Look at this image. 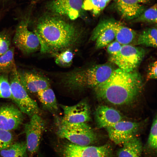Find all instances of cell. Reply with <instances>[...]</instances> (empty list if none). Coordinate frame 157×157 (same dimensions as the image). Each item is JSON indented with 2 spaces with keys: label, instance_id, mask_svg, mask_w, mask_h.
I'll list each match as a JSON object with an SVG mask.
<instances>
[{
  "label": "cell",
  "instance_id": "obj_28",
  "mask_svg": "<svg viewBox=\"0 0 157 157\" xmlns=\"http://www.w3.org/2000/svg\"><path fill=\"white\" fill-rule=\"evenodd\" d=\"M156 116L154 119L147 142V147L150 150L156 151L157 149V124Z\"/></svg>",
  "mask_w": 157,
  "mask_h": 157
},
{
  "label": "cell",
  "instance_id": "obj_2",
  "mask_svg": "<svg viewBox=\"0 0 157 157\" xmlns=\"http://www.w3.org/2000/svg\"><path fill=\"white\" fill-rule=\"evenodd\" d=\"M34 32L39 39L43 53L65 49L79 38L78 32L72 25L54 16L39 18Z\"/></svg>",
  "mask_w": 157,
  "mask_h": 157
},
{
  "label": "cell",
  "instance_id": "obj_30",
  "mask_svg": "<svg viewBox=\"0 0 157 157\" xmlns=\"http://www.w3.org/2000/svg\"><path fill=\"white\" fill-rule=\"evenodd\" d=\"M11 39L7 33L0 31V56L5 53L10 48Z\"/></svg>",
  "mask_w": 157,
  "mask_h": 157
},
{
  "label": "cell",
  "instance_id": "obj_21",
  "mask_svg": "<svg viewBox=\"0 0 157 157\" xmlns=\"http://www.w3.org/2000/svg\"><path fill=\"white\" fill-rule=\"evenodd\" d=\"M0 155L2 157H28L26 142H14L0 151Z\"/></svg>",
  "mask_w": 157,
  "mask_h": 157
},
{
  "label": "cell",
  "instance_id": "obj_5",
  "mask_svg": "<svg viewBox=\"0 0 157 157\" xmlns=\"http://www.w3.org/2000/svg\"><path fill=\"white\" fill-rule=\"evenodd\" d=\"M60 137L81 146L90 145L96 142V133L87 123L71 124H60L58 131Z\"/></svg>",
  "mask_w": 157,
  "mask_h": 157
},
{
  "label": "cell",
  "instance_id": "obj_17",
  "mask_svg": "<svg viewBox=\"0 0 157 157\" xmlns=\"http://www.w3.org/2000/svg\"><path fill=\"white\" fill-rule=\"evenodd\" d=\"M94 117L98 128H106L122 119L121 114L117 110L104 105L99 106L97 108Z\"/></svg>",
  "mask_w": 157,
  "mask_h": 157
},
{
  "label": "cell",
  "instance_id": "obj_32",
  "mask_svg": "<svg viewBox=\"0 0 157 157\" xmlns=\"http://www.w3.org/2000/svg\"><path fill=\"white\" fill-rule=\"evenodd\" d=\"M157 61H155L150 65L149 67L147 75V79H156L157 78Z\"/></svg>",
  "mask_w": 157,
  "mask_h": 157
},
{
  "label": "cell",
  "instance_id": "obj_16",
  "mask_svg": "<svg viewBox=\"0 0 157 157\" xmlns=\"http://www.w3.org/2000/svg\"><path fill=\"white\" fill-rule=\"evenodd\" d=\"M20 81L28 93H35L49 87L48 81L43 76L31 71L18 70Z\"/></svg>",
  "mask_w": 157,
  "mask_h": 157
},
{
  "label": "cell",
  "instance_id": "obj_13",
  "mask_svg": "<svg viewBox=\"0 0 157 157\" xmlns=\"http://www.w3.org/2000/svg\"><path fill=\"white\" fill-rule=\"evenodd\" d=\"M23 114L17 107L13 105L0 106V129L10 131L17 129L23 121Z\"/></svg>",
  "mask_w": 157,
  "mask_h": 157
},
{
  "label": "cell",
  "instance_id": "obj_10",
  "mask_svg": "<svg viewBox=\"0 0 157 157\" xmlns=\"http://www.w3.org/2000/svg\"><path fill=\"white\" fill-rule=\"evenodd\" d=\"M139 123L121 121L106 128L110 139L116 144H122L136 136Z\"/></svg>",
  "mask_w": 157,
  "mask_h": 157
},
{
  "label": "cell",
  "instance_id": "obj_11",
  "mask_svg": "<svg viewBox=\"0 0 157 157\" xmlns=\"http://www.w3.org/2000/svg\"><path fill=\"white\" fill-rule=\"evenodd\" d=\"M61 107L63 110L64 116L61 124L87 123L91 119L90 106L85 100L73 106L62 105Z\"/></svg>",
  "mask_w": 157,
  "mask_h": 157
},
{
  "label": "cell",
  "instance_id": "obj_7",
  "mask_svg": "<svg viewBox=\"0 0 157 157\" xmlns=\"http://www.w3.org/2000/svg\"><path fill=\"white\" fill-rule=\"evenodd\" d=\"M145 54L144 50L129 44L122 45L116 54L110 56V60L119 68L127 72L134 71L139 65Z\"/></svg>",
  "mask_w": 157,
  "mask_h": 157
},
{
  "label": "cell",
  "instance_id": "obj_27",
  "mask_svg": "<svg viewBox=\"0 0 157 157\" xmlns=\"http://www.w3.org/2000/svg\"><path fill=\"white\" fill-rule=\"evenodd\" d=\"M73 58L72 52L69 49L66 50L56 55L55 62L60 66L66 67L71 65Z\"/></svg>",
  "mask_w": 157,
  "mask_h": 157
},
{
  "label": "cell",
  "instance_id": "obj_6",
  "mask_svg": "<svg viewBox=\"0 0 157 157\" xmlns=\"http://www.w3.org/2000/svg\"><path fill=\"white\" fill-rule=\"evenodd\" d=\"M29 14V13L24 15L20 19L13 40L15 46L25 54H29L36 51L40 46L37 35L28 29Z\"/></svg>",
  "mask_w": 157,
  "mask_h": 157
},
{
  "label": "cell",
  "instance_id": "obj_4",
  "mask_svg": "<svg viewBox=\"0 0 157 157\" xmlns=\"http://www.w3.org/2000/svg\"><path fill=\"white\" fill-rule=\"evenodd\" d=\"M9 74L11 99L23 113L30 117L34 114H38L39 110L38 104L29 96L21 84L17 68Z\"/></svg>",
  "mask_w": 157,
  "mask_h": 157
},
{
  "label": "cell",
  "instance_id": "obj_25",
  "mask_svg": "<svg viewBox=\"0 0 157 157\" xmlns=\"http://www.w3.org/2000/svg\"><path fill=\"white\" fill-rule=\"evenodd\" d=\"M107 4L104 0H85L83 2V9L92 11L94 16L99 14Z\"/></svg>",
  "mask_w": 157,
  "mask_h": 157
},
{
  "label": "cell",
  "instance_id": "obj_24",
  "mask_svg": "<svg viewBox=\"0 0 157 157\" xmlns=\"http://www.w3.org/2000/svg\"><path fill=\"white\" fill-rule=\"evenodd\" d=\"M157 5L154 4L144 11L138 17L133 20V22L157 23Z\"/></svg>",
  "mask_w": 157,
  "mask_h": 157
},
{
  "label": "cell",
  "instance_id": "obj_12",
  "mask_svg": "<svg viewBox=\"0 0 157 157\" xmlns=\"http://www.w3.org/2000/svg\"><path fill=\"white\" fill-rule=\"evenodd\" d=\"M117 22L113 19H103L94 28L90 40L96 41L95 47L97 49L105 47L115 38Z\"/></svg>",
  "mask_w": 157,
  "mask_h": 157
},
{
  "label": "cell",
  "instance_id": "obj_26",
  "mask_svg": "<svg viewBox=\"0 0 157 157\" xmlns=\"http://www.w3.org/2000/svg\"><path fill=\"white\" fill-rule=\"evenodd\" d=\"M8 74H0V99L11 98V90Z\"/></svg>",
  "mask_w": 157,
  "mask_h": 157
},
{
  "label": "cell",
  "instance_id": "obj_14",
  "mask_svg": "<svg viewBox=\"0 0 157 157\" xmlns=\"http://www.w3.org/2000/svg\"><path fill=\"white\" fill-rule=\"evenodd\" d=\"M116 9L123 19L133 20L146 9L145 4L151 0H114Z\"/></svg>",
  "mask_w": 157,
  "mask_h": 157
},
{
  "label": "cell",
  "instance_id": "obj_31",
  "mask_svg": "<svg viewBox=\"0 0 157 157\" xmlns=\"http://www.w3.org/2000/svg\"><path fill=\"white\" fill-rule=\"evenodd\" d=\"M116 40L109 43L107 48L108 53L110 56L115 55L120 51L122 46Z\"/></svg>",
  "mask_w": 157,
  "mask_h": 157
},
{
  "label": "cell",
  "instance_id": "obj_33",
  "mask_svg": "<svg viewBox=\"0 0 157 157\" xmlns=\"http://www.w3.org/2000/svg\"><path fill=\"white\" fill-rule=\"evenodd\" d=\"M107 4H108L111 0H104Z\"/></svg>",
  "mask_w": 157,
  "mask_h": 157
},
{
  "label": "cell",
  "instance_id": "obj_29",
  "mask_svg": "<svg viewBox=\"0 0 157 157\" xmlns=\"http://www.w3.org/2000/svg\"><path fill=\"white\" fill-rule=\"evenodd\" d=\"M14 140V136L10 131L0 129V151L10 146Z\"/></svg>",
  "mask_w": 157,
  "mask_h": 157
},
{
  "label": "cell",
  "instance_id": "obj_1",
  "mask_svg": "<svg viewBox=\"0 0 157 157\" xmlns=\"http://www.w3.org/2000/svg\"><path fill=\"white\" fill-rule=\"evenodd\" d=\"M142 87V79L138 73L127 72L119 68L114 71L107 80L94 89L99 99L121 105L133 101Z\"/></svg>",
  "mask_w": 157,
  "mask_h": 157
},
{
  "label": "cell",
  "instance_id": "obj_8",
  "mask_svg": "<svg viewBox=\"0 0 157 157\" xmlns=\"http://www.w3.org/2000/svg\"><path fill=\"white\" fill-rule=\"evenodd\" d=\"M62 157H114L109 144L99 146H81L70 142L65 144L61 150Z\"/></svg>",
  "mask_w": 157,
  "mask_h": 157
},
{
  "label": "cell",
  "instance_id": "obj_20",
  "mask_svg": "<svg viewBox=\"0 0 157 157\" xmlns=\"http://www.w3.org/2000/svg\"><path fill=\"white\" fill-rule=\"evenodd\" d=\"M136 35L134 31L117 21L115 27V38L121 44H129L134 40Z\"/></svg>",
  "mask_w": 157,
  "mask_h": 157
},
{
  "label": "cell",
  "instance_id": "obj_18",
  "mask_svg": "<svg viewBox=\"0 0 157 157\" xmlns=\"http://www.w3.org/2000/svg\"><path fill=\"white\" fill-rule=\"evenodd\" d=\"M117 152V157H141L142 145L140 140L136 136L122 144Z\"/></svg>",
  "mask_w": 157,
  "mask_h": 157
},
{
  "label": "cell",
  "instance_id": "obj_23",
  "mask_svg": "<svg viewBox=\"0 0 157 157\" xmlns=\"http://www.w3.org/2000/svg\"><path fill=\"white\" fill-rule=\"evenodd\" d=\"M15 48H10L5 53L0 56V73L9 74L16 68L14 58Z\"/></svg>",
  "mask_w": 157,
  "mask_h": 157
},
{
  "label": "cell",
  "instance_id": "obj_3",
  "mask_svg": "<svg viewBox=\"0 0 157 157\" xmlns=\"http://www.w3.org/2000/svg\"><path fill=\"white\" fill-rule=\"evenodd\" d=\"M115 70L108 63L96 65L66 74L62 81L71 90L94 88L107 80Z\"/></svg>",
  "mask_w": 157,
  "mask_h": 157
},
{
  "label": "cell",
  "instance_id": "obj_19",
  "mask_svg": "<svg viewBox=\"0 0 157 157\" xmlns=\"http://www.w3.org/2000/svg\"><path fill=\"white\" fill-rule=\"evenodd\" d=\"M39 99L43 106L50 112L58 109L56 97L53 90L49 87L37 92Z\"/></svg>",
  "mask_w": 157,
  "mask_h": 157
},
{
  "label": "cell",
  "instance_id": "obj_22",
  "mask_svg": "<svg viewBox=\"0 0 157 157\" xmlns=\"http://www.w3.org/2000/svg\"><path fill=\"white\" fill-rule=\"evenodd\" d=\"M157 29L152 27L147 28L138 35L135 44L156 48L157 47Z\"/></svg>",
  "mask_w": 157,
  "mask_h": 157
},
{
  "label": "cell",
  "instance_id": "obj_9",
  "mask_svg": "<svg viewBox=\"0 0 157 157\" xmlns=\"http://www.w3.org/2000/svg\"><path fill=\"white\" fill-rule=\"evenodd\" d=\"M44 126V121L38 114L33 115L30 121L25 124L24 131L29 157H33L38 151Z\"/></svg>",
  "mask_w": 157,
  "mask_h": 157
},
{
  "label": "cell",
  "instance_id": "obj_15",
  "mask_svg": "<svg viewBox=\"0 0 157 157\" xmlns=\"http://www.w3.org/2000/svg\"><path fill=\"white\" fill-rule=\"evenodd\" d=\"M83 2V0H51L49 7L54 13L73 20L80 16Z\"/></svg>",
  "mask_w": 157,
  "mask_h": 157
}]
</instances>
